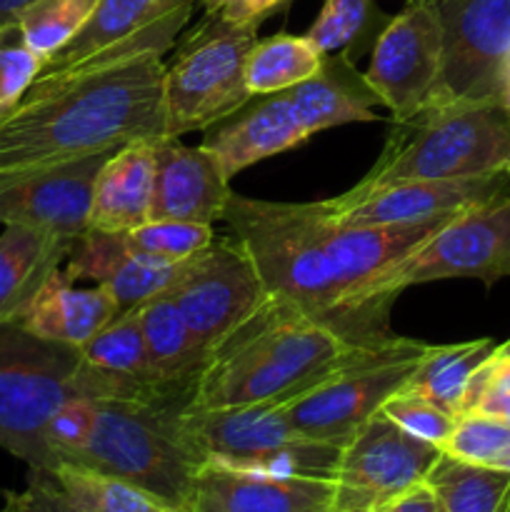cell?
<instances>
[{
	"label": "cell",
	"mask_w": 510,
	"mask_h": 512,
	"mask_svg": "<svg viewBox=\"0 0 510 512\" xmlns=\"http://www.w3.org/2000/svg\"><path fill=\"white\" fill-rule=\"evenodd\" d=\"M193 8L175 10L103 53L43 68L0 118V170L65 163L165 135L163 55L175 48Z\"/></svg>",
	"instance_id": "cell-1"
},
{
	"label": "cell",
	"mask_w": 510,
	"mask_h": 512,
	"mask_svg": "<svg viewBox=\"0 0 510 512\" xmlns=\"http://www.w3.org/2000/svg\"><path fill=\"white\" fill-rule=\"evenodd\" d=\"M223 220L253 260L270 298L293 305L355 343L393 335L358 310L340 268L323 203H280L230 193Z\"/></svg>",
	"instance_id": "cell-2"
},
{
	"label": "cell",
	"mask_w": 510,
	"mask_h": 512,
	"mask_svg": "<svg viewBox=\"0 0 510 512\" xmlns=\"http://www.w3.org/2000/svg\"><path fill=\"white\" fill-rule=\"evenodd\" d=\"M393 338V335H390ZM385 338V340H390ZM355 343L283 300L270 298L210 353L188 410L293 400L378 350Z\"/></svg>",
	"instance_id": "cell-3"
},
{
	"label": "cell",
	"mask_w": 510,
	"mask_h": 512,
	"mask_svg": "<svg viewBox=\"0 0 510 512\" xmlns=\"http://www.w3.org/2000/svg\"><path fill=\"white\" fill-rule=\"evenodd\" d=\"M78 398L175 405L158 390L88 365L75 345L38 338L20 323H0V448L30 470H53L48 425L65 403Z\"/></svg>",
	"instance_id": "cell-4"
},
{
	"label": "cell",
	"mask_w": 510,
	"mask_h": 512,
	"mask_svg": "<svg viewBox=\"0 0 510 512\" xmlns=\"http://www.w3.org/2000/svg\"><path fill=\"white\" fill-rule=\"evenodd\" d=\"M63 463L125 480L188 512L203 458L180 428V413L143 400H90L85 443Z\"/></svg>",
	"instance_id": "cell-5"
},
{
	"label": "cell",
	"mask_w": 510,
	"mask_h": 512,
	"mask_svg": "<svg viewBox=\"0 0 510 512\" xmlns=\"http://www.w3.org/2000/svg\"><path fill=\"white\" fill-rule=\"evenodd\" d=\"M508 165L510 115L503 105L423 110L393 120L383 153L358 185L473 178Z\"/></svg>",
	"instance_id": "cell-6"
},
{
	"label": "cell",
	"mask_w": 510,
	"mask_h": 512,
	"mask_svg": "<svg viewBox=\"0 0 510 512\" xmlns=\"http://www.w3.org/2000/svg\"><path fill=\"white\" fill-rule=\"evenodd\" d=\"M258 43V28H235L218 15H205L165 65L163 113L165 135L210 128L243 108L253 93L245 83V63Z\"/></svg>",
	"instance_id": "cell-7"
},
{
	"label": "cell",
	"mask_w": 510,
	"mask_h": 512,
	"mask_svg": "<svg viewBox=\"0 0 510 512\" xmlns=\"http://www.w3.org/2000/svg\"><path fill=\"white\" fill-rule=\"evenodd\" d=\"M510 275V200L465 210L410 253L395 260L365 290V303L390 315L410 285L473 278L490 288Z\"/></svg>",
	"instance_id": "cell-8"
},
{
	"label": "cell",
	"mask_w": 510,
	"mask_h": 512,
	"mask_svg": "<svg viewBox=\"0 0 510 512\" xmlns=\"http://www.w3.org/2000/svg\"><path fill=\"white\" fill-rule=\"evenodd\" d=\"M430 3L443 48L438 83L423 110L500 105L510 83V0Z\"/></svg>",
	"instance_id": "cell-9"
},
{
	"label": "cell",
	"mask_w": 510,
	"mask_h": 512,
	"mask_svg": "<svg viewBox=\"0 0 510 512\" xmlns=\"http://www.w3.org/2000/svg\"><path fill=\"white\" fill-rule=\"evenodd\" d=\"M430 345L393 335L378 350L345 368L338 378L315 385L283 410L290 428L308 440L345 445L383 403L403 390Z\"/></svg>",
	"instance_id": "cell-10"
},
{
	"label": "cell",
	"mask_w": 510,
	"mask_h": 512,
	"mask_svg": "<svg viewBox=\"0 0 510 512\" xmlns=\"http://www.w3.org/2000/svg\"><path fill=\"white\" fill-rule=\"evenodd\" d=\"M168 295L210 353L268 300L253 260L233 235L185 260Z\"/></svg>",
	"instance_id": "cell-11"
},
{
	"label": "cell",
	"mask_w": 510,
	"mask_h": 512,
	"mask_svg": "<svg viewBox=\"0 0 510 512\" xmlns=\"http://www.w3.org/2000/svg\"><path fill=\"white\" fill-rule=\"evenodd\" d=\"M440 448L413 438L375 413L340 453L333 512H373L395 495L423 483Z\"/></svg>",
	"instance_id": "cell-12"
},
{
	"label": "cell",
	"mask_w": 510,
	"mask_h": 512,
	"mask_svg": "<svg viewBox=\"0 0 510 512\" xmlns=\"http://www.w3.org/2000/svg\"><path fill=\"white\" fill-rule=\"evenodd\" d=\"M500 200H510V165L473 178L398 180L370 188L355 183L343 195L323 200V208L340 225H393L455 218Z\"/></svg>",
	"instance_id": "cell-13"
},
{
	"label": "cell",
	"mask_w": 510,
	"mask_h": 512,
	"mask_svg": "<svg viewBox=\"0 0 510 512\" xmlns=\"http://www.w3.org/2000/svg\"><path fill=\"white\" fill-rule=\"evenodd\" d=\"M440 23L430 0L405 3L385 20L365 80L393 120H410L428 105L440 75Z\"/></svg>",
	"instance_id": "cell-14"
},
{
	"label": "cell",
	"mask_w": 510,
	"mask_h": 512,
	"mask_svg": "<svg viewBox=\"0 0 510 512\" xmlns=\"http://www.w3.org/2000/svg\"><path fill=\"white\" fill-rule=\"evenodd\" d=\"M113 153L0 170V225H28L68 240L80 238L90 230L95 178Z\"/></svg>",
	"instance_id": "cell-15"
},
{
	"label": "cell",
	"mask_w": 510,
	"mask_h": 512,
	"mask_svg": "<svg viewBox=\"0 0 510 512\" xmlns=\"http://www.w3.org/2000/svg\"><path fill=\"white\" fill-rule=\"evenodd\" d=\"M180 428L203 463L235 465L303 440L290 428L283 398L230 408L183 410Z\"/></svg>",
	"instance_id": "cell-16"
},
{
	"label": "cell",
	"mask_w": 510,
	"mask_h": 512,
	"mask_svg": "<svg viewBox=\"0 0 510 512\" xmlns=\"http://www.w3.org/2000/svg\"><path fill=\"white\" fill-rule=\"evenodd\" d=\"M230 180L203 145H185L175 135L155 143V195L150 220L213 225L223 220Z\"/></svg>",
	"instance_id": "cell-17"
},
{
	"label": "cell",
	"mask_w": 510,
	"mask_h": 512,
	"mask_svg": "<svg viewBox=\"0 0 510 512\" xmlns=\"http://www.w3.org/2000/svg\"><path fill=\"white\" fill-rule=\"evenodd\" d=\"M310 140L288 93L253 95L243 108L203 130V148L220 163L228 180L260 160Z\"/></svg>",
	"instance_id": "cell-18"
},
{
	"label": "cell",
	"mask_w": 510,
	"mask_h": 512,
	"mask_svg": "<svg viewBox=\"0 0 510 512\" xmlns=\"http://www.w3.org/2000/svg\"><path fill=\"white\" fill-rule=\"evenodd\" d=\"M333 495L330 480L273 478L203 463L188 512H333Z\"/></svg>",
	"instance_id": "cell-19"
},
{
	"label": "cell",
	"mask_w": 510,
	"mask_h": 512,
	"mask_svg": "<svg viewBox=\"0 0 510 512\" xmlns=\"http://www.w3.org/2000/svg\"><path fill=\"white\" fill-rule=\"evenodd\" d=\"M183 265H165L133 253L125 243L123 233H105V230H85L73 240L65 258V278L93 280L103 285L118 303V313H130L140 308L155 295H163L173 288Z\"/></svg>",
	"instance_id": "cell-20"
},
{
	"label": "cell",
	"mask_w": 510,
	"mask_h": 512,
	"mask_svg": "<svg viewBox=\"0 0 510 512\" xmlns=\"http://www.w3.org/2000/svg\"><path fill=\"white\" fill-rule=\"evenodd\" d=\"M155 143L140 138L115 150L100 168L90 205V228L130 233L150 223L155 195Z\"/></svg>",
	"instance_id": "cell-21"
},
{
	"label": "cell",
	"mask_w": 510,
	"mask_h": 512,
	"mask_svg": "<svg viewBox=\"0 0 510 512\" xmlns=\"http://www.w3.org/2000/svg\"><path fill=\"white\" fill-rule=\"evenodd\" d=\"M285 93L310 138L338 125L373 123L380 118L375 113L380 98L365 80V73H358L353 60L343 53L325 55L318 73Z\"/></svg>",
	"instance_id": "cell-22"
},
{
	"label": "cell",
	"mask_w": 510,
	"mask_h": 512,
	"mask_svg": "<svg viewBox=\"0 0 510 512\" xmlns=\"http://www.w3.org/2000/svg\"><path fill=\"white\" fill-rule=\"evenodd\" d=\"M0 233V323H18L43 285L65 265L73 240L28 225Z\"/></svg>",
	"instance_id": "cell-23"
},
{
	"label": "cell",
	"mask_w": 510,
	"mask_h": 512,
	"mask_svg": "<svg viewBox=\"0 0 510 512\" xmlns=\"http://www.w3.org/2000/svg\"><path fill=\"white\" fill-rule=\"evenodd\" d=\"M118 315V303L103 285L78 288L73 280L65 278L63 270H58L35 295L18 323L38 338L80 348Z\"/></svg>",
	"instance_id": "cell-24"
},
{
	"label": "cell",
	"mask_w": 510,
	"mask_h": 512,
	"mask_svg": "<svg viewBox=\"0 0 510 512\" xmlns=\"http://www.w3.org/2000/svg\"><path fill=\"white\" fill-rule=\"evenodd\" d=\"M150 365L165 388L193 403L195 383L208 365L210 350L190 330L168 293L155 295L138 308Z\"/></svg>",
	"instance_id": "cell-25"
},
{
	"label": "cell",
	"mask_w": 510,
	"mask_h": 512,
	"mask_svg": "<svg viewBox=\"0 0 510 512\" xmlns=\"http://www.w3.org/2000/svg\"><path fill=\"white\" fill-rule=\"evenodd\" d=\"M495 340L480 338L455 345H430L403 385L405 393L430 400L458 418L473 375L495 355Z\"/></svg>",
	"instance_id": "cell-26"
},
{
	"label": "cell",
	"mask_w": 510,
	"mask_h": 512,
	"mask_svg": "<svg viewBox=\"0 0 510 512\" xmlns=\"http://www.w3.org/2000/svg\"><path fill=\"white\" fill-rule=\"evenodd\" d=\"M188 5L168 8V5L158 3V0H98L88 23L80 28V33L58 55H53L45 63V68H63V65L78 63V60L90 58V55L115 48L123 40L153 28L155 23L168 18L170 13L188 8Z\"/></svg>",
	"instance_id": "cell-27"
},
{
	"label": "cell",
	"mask_w": 510,
	"mask_h": 512,
	"mask_svg": "<svg viewBox=\"0 0 510 512\" xmlns=\"http://www.w3.org/2000/svg\"><path fill=\"white\" fill-rule=\"evenodd\" d=\"M80 355H83L85 363L93 365V368L113 373L118 375V378L133 380V383L145 385V388L150 390H158L160 395H165V398H170L173 403H178L183 410L190 408V400L185 398V395L165 388L158 380V375H155L148 358V348H145L138 308L110 320L98 335H93L88 343L80 345Z\"/></svg>",
	"instance_id": "cell-28"
},
{
	"label": "cell",
	"mask_w": 510,
	"mask_h": 512,
	"mask_svg": "<svg viewBox=\"0 0 510 512\" xmlns=\"http://www.w3.org/2000/svg\"><path fill=\"white\" fill-rule=\"evenodd\" d=\"M425 483L440 512H505L510 503V473L473 465L440 453Z\"/></svg>",
	"instance_id": "cell-29"
},
{
	"label": "cell",
	"mask_w": 510,
	"mask_h": 512,
	"mask_svg": "<svg viewBox=\"0 0 510 512\" xmlns=\"http://www.w3.org/2000/svg\"><path fill=\"white\" fill-rule=\"evenodd\" d=\"M323 58L308 35L278 33L258 38L245 63V83L253 95L283 93L318 73Z\"/></svg>",
	"instance_id": "cell-30"
},
{
	"label": "cell",
	"mask_w": 510,
	"mask_h": 512,
	"mask_svg": "<svg viewBox=\"0 0 510 512\" xmlns=\"http://www.w3.org/2000/svg\"><path fill=\"white\" fill-rule=\"evenodd\" d=\"M40 473L48 475L50 483L65 498L90 512H183L125 480L95 473L83 465L58 463L53 470H40Z\"/></svg>",
	"instance_id": "cell-31"
},
{
	"label": "cell",
	"mask_w": 510,
	"mask_h": 512,
	"mask_svg": "<svg viewBox=\"0 0 510 512\" xmlns=\"http://www.w3.org/2000/svg\"><path fill=\"white\" fill-rule=\"evenodd\" d=\"M98 0H33L15 18L13 33L43 63L58 55L93 15Z\"/></svg>",
	"instance_id": "cell-32"
},
{
	"label": "cell",
	"mask_w": 510,
	"mask_h": 512,
	"mask_svg": "<svg viewBox=\"0 0 510 512\" xmlns=\"http://www.w3.org/2000/svg\"><path fill=\"white\" fill-rule=\"evenodd\" d=\"M130 250L155 263L178 265L198 255L215 240L213 225L180 223V220H150L123 233Z\"/></svg>",
	"instance_id": "cell-33"
},
{
	"label": "cell",
	"mask_w": 510,
	"mask_h": 512,
	"mask_svg": "<svg viewBox=\"0 0 510 512\" xmlns=\"http://www.w3.org/2000/svg\"><path fill=\"white\" fill-rule=\"evenodd\" d=\"M510 450V423L490 415L463 413L455 418L453 433L443 443L440 453L473 465L493 468Z\"/></svg>",
	"instance_id": "cell-34"
},
{
	"label": "cell",
	"mask_w": 510,
	"mask_h": 512,
	"mask_svg": "<svg viewBox=\"0 0 510 512\" xmlns=\"http://www.w3.org/2000/svg\"><path fill=\"white\" fill-rule=\"evenodd\" d=\"M375 15H378L375 0H325L305 35L318 45L323 55L343 53L348 45L363 38Z\"/></svg>",
	"instance_id": "cell-35"
},
{
	"label": "cell",
	"mask_w": 510,
	"mask_h": 512,
	"mask_svg": "<svg viewBox=\"0 0 510 512\" xmlns=\"http://www.w3.org/2000/svg\"><path fill=\"white\" fill-rule=\"evenodd\" d=\"M380 413L388 420H393L400 430H405L413 438L423 440V443L435 445V448H443V443L455 428V415L438 408L430 400L418 398L413 393H405V390H400L393 398L385 400Z\"/></svg>",
	"instance_id": "cell-36"
},
{
	"label": "cell",
	"mask_w": 510,
	"mask_h": 512,
	"mask_svg": "<svg viewBox=\"0 0 510 512\" xmlns=\"http://www.w3.org/2000/svg\"><path fill=\"white\" fill-rule=\"evenodd\" d=\"M45 63L23 43H0V118L23 100Z\"/></svg>",
	"instance_id": "cell-37"
},
{
	"label": "cell",
	"mask_w": 510,
	"mask_h": 512,
	"mask_svg": "<svg viewBox=\"0 0 510 512\" xmlns=\"http://www.w3.org/2000/svg\"><path fill=\"white\" fill-rule=\"evenodd\" d=\"M0 512H90L73 500L65 498L45 473L30 470V478L25 490H8L3 493V508Z\"/></svg>",
	"instance_id": "cell-38"
},
{
	"label": "cell",
	"mask_w": 510,
	"mask_h": 512,
	"mask_svg": "<svg viewBox=\"0 0 510 512\" xmlns=\"http://www.w3.org/2000/svg\"><path fill=\"white\" fill-rule=\"evenodd\" d=\"M290 0H225L218 8V15L223 23L235 25V28H260L265 18L283 8Z\"/></svg>",
	"instance_id": "cell-39"
},
{
	"label": "cell",
	"mask_w": 510,
	"mask_h": 512,
	"mask_svg": "<svg viewBox=\"0 0 510 512\" xmlns=\"http://www.w3.org/2000/svg\"><path fill=\"white\" fill-rule=\"evenodd\" d=\"M373 512H440L438 500H435L433 490L428 488V483H418L413 488H408L405 493L395 495L388 503L378 505Z\"/></svg>",
	"instance_id": "cell-40"
},
{
	"label": "cell",
	"mask_w": 510,
	"mask_h": 512,
	"mask_svg": "<svg viewBox=\"0 0 510 512\" xmlns=\"http://www.w3.org/2000/svg\"><path fill=\"white\" fill-rule=\"evenodd\" d=\"M468 413H480L490 415V418H498L510 423V390L500 388H485L475 395V400L470 403Z\"/></svg>",
	"instance_id": "cell-41"
},
{
	"label": "cell",
	"mask_w": 510,
	"mask_h": 512,
	"mask_svg": "<svg viewBox=\"0 0 510 512\" xmlns=\"http://www.w3.org/2000/svg\"><path fill=\"white\" fill-rule=\"evenodd\" d=\"M30 3H33V0H0V28H3L5 33H13L15 18H18L20 10L28 8Z\"/></svg>",
	"instance_id": "cell-42"
},
{
	"label": "cell",
	"mask_w": 510,
	"mask_h": 512,
	"mask_svg": "<svg viewBox=\"0 0 510 512\" xmlns=\"http://www.w3.org/2000/svg\"><path fill=\"white\" fill-rule=\"evenodd\" d=\"M225 0H195V5H200V8L205 10V15H213L218 13V8L223 5Z\"/></svg>",
	"instance_id": "cell-43"
},
{
	"label": "cell",
	"mask_w": 510,
	"mask_h": 512,
	"mask_svg": "<svg viewBox=\"0 0 510 512\" xmlns=\"http://www.w3.org/2000/svg\"><path fill=\"white\" fill-rule=\"evenodd\" d=\"M493 468H500V470H508V473H510V450H508V453H505V455H503V458H500V460H498V463H495V465H493Z\"/></svg>",
	"instance_id": "cell-44"
},
{
	"label": "cell",
	"mask_w": 510,
	"mask_h": 512,
	"mask_svg": "<svg viewBox=\"0 0 510 512\" xmlns=\"http://www.w3.org/2000/svg\"><path fill=\"white\" fill-rule=\"evenodd\" d=\"M158 3L168 5V8H178V5H188V3H195V0H158Z\"/></svg>",
	"instance_id": "cell-45"
},
{
	"label": "cell",
	"mask_w": 510,
	"mask_h": 512,
	"mask_svg": "<svg viewBox=\"0 0 510 512\" xmlns=\"http://www.w3.org/2000/svg\"><path fill=\"white\" fill-rule=\"evenodd\" d=\"M500 105H503V108L508 110V115H510V83L505 85V93H503V100H500Z\"/></svg>",
	"instance_id": "cell-46"
},
{
	"label": "cell",
	"mask_w": 510,
	"mask_h": 512,
	"mask_svg": "<svg viewBox=\"0 0 510 512\" xmlns=\"http://www.w3.org/2000/svg\"><path fill=\"white\" fill-rule=\"evenodd\" d=\"M495 353H498V355H505V358H510V338L505 340L503 345H498V348H495Z\"/></svg>",
	"instance_id": "cell-47"
},
{
	"label": "cell",
	"mask_w": 510,
	"mask_h": 512,
	"mask_svg": "<svg viewBox=\"0 0 510 512\" xmlns=\"http://www.w3.org/2000/svg\"><path fill=\"white\" fill-rule=\"evenodd\" d=\"M3 35H5V30H3V28H0V43H3Z\"/></svg>",
	"instance_id": "cell-48"
},
{
	"label": "cell",
	"mask_w": 510,
	"mask_h": 512,
	"mask_svg": "<svg viewBox=\"0 0 510 512\" xmlns=\"http://www.w3.org/2000/svg\"><path fill=\"white\" fill-rule=\"evenodd\" d=\"M405 3H420V0H405Z\"/></svg>",
	"instance_id": "cell-49"
},
{
	"label": "cell",
	"mask_w": 510,
	"mask_h": 512,
	"mask_svg": "<svg viewBox=\"0 0 510 512\" xmlns=\"http://www.w3.org/2000/svg\"><path fill=\"white\" fill-rule=\"evenodd\" d=\"M505 512H510V503H508V508H505Z\"/></svg>",
	"instance_id": "cell-50"
}]
</instances>
